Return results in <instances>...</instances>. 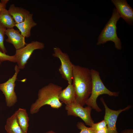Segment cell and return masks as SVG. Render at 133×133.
Listing matches in <instances>:
<instances>
[{
    "instance_id": "1",
    "label": "cell",
    "mask_w": 133,
    "mask_h": 133,
    "mask_svg": "<svg viewBox=\"0 0 133 133\" xmlns=\"http://www.w3.org/2000/svg\"><path fill=\"white\" fill-rule=\"evenodd\" d=\"M76 103L83 106L91 93L92 82L90 70L73 64L72 82Z\"/></svg>"
},
{
    "instance_id": "2",
    "label": "cell",
    "mask_w": 133,
    "mask_h": 133,
    "mask_svg": "<svg viewBox=\"0 0 133 133\" xmlns=\"http://www.w3.org/2000/svg\"><path fill=\"white\" fill-rule=\"evenodd\" d=\"M62 90L61 86L52 83L39 89L37 99L31 105L30 113L34 114L37 113L41 107L46 105L54 109L60 108L62 104L59 99V96Z\"/></svg>"
},
{
    "instance_id": "3",
    "label": "cell",
    "mask_w": 133,
    "mask_h": 133,
    "mask_svg": "<svg viewBox=\"0 0 133 133\" xmlns=\"http://www.w3.org/2000/svg\"><path fill=\"white\" fill-rule=\"evenodd\" d=\"M92 78V86L90 96L86 102L85 104L91 107L98 112L101 111L97 103V100L100 95L106 94L111 96L117 97L118 92H112L104 85L98 71L93 69L90 70Z\"/></svg>"
},
{
    "instance_id": "4",
    "label": "cell",
    "mask_w": 133,
    "mask_h": 133,
    "mask_svg": "<svg viewBox=\"0 0 133 133\" xmlns=\"http://www.w3.org/2000/svg\"><path fill=\"white\" fill-rule=\"evenodd\" d=\"M121 17L117 10L114 8L112 16L107 22L98 37L97 45L104 44L107 41H111L115 44V47L120 50L121 44L120 39L118 37L116 30L117 21Z\"/></svg>"
},
{
    "instance_id": "5",
    "label": "cell",
    "mask_w": 133,
    "mask_h": 133,
    "mask_svg": "<svg viewBox=\"0 0 133 133\" xmlns=\"http://www.w3.org/2000/svg\"><path fill=\"white\" fill-rule=\"evenodd\" d=\"M14 70L15 73L11 78L6 82L0 83V90L4 95L6 106L9 107L13 106L17 101L15 88V82L20 69L17 65H16L15 66Z\"/></svg>"
},
{
    "instance_id": "6",
    "label": "cell",
    "mask_w": 133,
    "mask_h": 133,
    "mask_svg": "<svg viewBox=\"0 0 133 133\" xmlns=\"http://www.w3.org/2000/svg\"><path fill=\"white\" fill-rule=\"evenodd\" d=\"M44 44L37 41H33L22 48L16 50L15 54L16 63L20 69L25 67L27 62L33 51L37 49L42 50Z\"/></svg>"
},
{
    "instance_id": "7",
    "label": "cell",
    "mask_w": 133,
    "mask_h": 133,
    "mask_svg": "<svg viewBox=\"0 0 133 133\" xmlns=\"http://www.w3.org/2000/svg\"><path fill=\"white\" fill-rule=\"evenodd\" d=\"M53 50V56L58 58L61 62L59 71L62 77L67 81L68 84H72L73 64L71 62L68 55L63 52L60 48L57 47L54 48Z\"/></svg>"
},
{
    "instance_id": "8",
    "label": "cell",
    "mask_w": 133,
    "mask_h": 133,
    "mask_svg": "<svg viewBox=\"0 0 133 133\" xmlns=\"http://www.w3.org/2000/svg\"><path fill=\"white\" fill-rule=\"evenodd\" d=\"M65 109L68 116L79 117L83 120L86 125L92 126L94 123L91 115L92 108L87 106L84 107L76 103L66 105Z\"/></svg>"
},
{
    "instance_id": "9",
    "label": "cell",
    "mask_w": 133,
    "mask_h": 133,
    "mask_svg": "<svg viewBox=\"0 0 133 133\" xmlns=\"http://www.w3.org/2000/svg\"><path fill=\"white\" fill-rule=\"evenodd\" d=\"M100 100L105 108L104 119L107 123L108 133H119L117 130L116 126L117 117L121 112L128 110L131 106L129 105L123 109L117 110H114L108 107L102 97H101Z\"/></svg>"
},
{
    "instance_id": "10",
    "label": "cell",
    "mask_w": 133,
    "mask_h": 133,
    "mask_svg": "<svg viewBox=\"0 0 133 133\" xmlns=\"http://www.w3.org/2000/svg\"><path fill=\"white\" fill-rule=\"evenodd\" d=\"M120 17L130 25L133 22V10L125 0H112Z\"/></svg>"
},
{
    "instance_id": "11",
    "label": "cell",
    "mask_w": 133,
    "mask_h": 133,
    "mask_svg": "<svg viewBox=\"0 0 133 133\" xmlns=\"http://www.w3.org/2000/svg\"><path fill=\"white\" fill-rule=\"evenodd\" d=\"M5 34L8 37L5 41L12 44L16 50L20 49L27 44L25 42V38L18 30L14 28L7 29Z\"/></svg>"
},
{
    "instance_id": "12",
    "label": "cell",
    "mask_w": 133,
    "mask_h": 133,
    "mask_svg": "<svg viewBox=\"0 0 133 133\" xmlns=\"http://www.w3.org/2000/svg\"><path fill=\"white\" fill-rule=\"evenodd\" d=\"M59 98L60 101L66 105L76 103L75 89L72 83L68 84L67 86L62 90Z\"/></svg>"
},
{
    "instance_id": "13",
    "label": "cell",
    "mask_w": 133,
    "mask_h": 133,
    "mask_svg": "<svg viewBox=\"0 0 133 133\" xmlns=\"http://www.w3.org/2000/svg\"><path fill=\"white\" fill-rule=\"evenodd\" d=\"M33 15L32 14H30L24 21L16 24L15 26L25 37H30L31 35L32 28L37 25V23L33 20Z\"/></svg>"
},
{
    "instance_id": "14",
    "label": "cell",
    "mask_w": 133,
    "mask_h": 133,
    "mask_svg": "<svg viewBox=\"0 0 133 133\" xmlns=\"http://www.w3.org/2000/svg\"><path fill=\"white\" fill-rule=\"evenodd\" d=\"M8 10L16 23H20L24 21L30 14L28 10L21 7L16 6L14 4L10 5Z\"/></svg>"
},
{
    "instance_id": "15",
    "label": "cell",
    "mask_w": 133,
    "mask_h": 133,
    "mask_svg": "<svg viewBox=\"0 0 133 133\" xmlns=\"http://www.w3.org/2000/svg\"><path fill=\"white\" fill-rule=\"evenodd\" d=\"M5 129L7 133H23L18 122L16 111L7 118Z\"/></svg>"
},
{
    "instance_id": "16",
    "label": "cell",
    "mask_w": 133,
    "mask_h": 133,
    "mask_svg": "<svg viewBox=\"0 0 133 133\" xmlns=\"http://www.w3.org/2000/svg\"><path fill=\"white\" fill-rule=\"evenodd\" d=\"M16 111L17 121L23 133H27L29 118L26 110L19 108Z\"/></svg>"
},
{
    "instance_id": "17",
    "label": "cell",
    "mask_w": 133,
    "mask_h": 133,
    "mask_svg": "<svg viewBox=\"0 0 133 133\" xmlns=\"http://www.w3.org/2000/svg\"><path fill=\"white\" fill-rule=\"evenodd\" d=\"M0 22L6 29L13 28L16 24L14 19L6 8L0 12Z\"/></svg>"
},
{
    "instance_id": "18",
    "label": "cell",
    "mask_w": 133,
    "mask_h": 133,
    "mask_svg": "<svg viewBox=\"0 0 133 133\" xmlns=\"http://www.w3.org/2000/svg\"><path fill=\"white\" fill-rule=\"evenodd\" d=\"M6 28L0 22V51L6 53L7 52L4 44V35Z\"/></svg>"
},
{
    "instance_id": "19",
    "label": "cell",
    "mask_w": 133,
    "mask_h": 133,
    "mask_svg": "<svg viewBox=\"0 0 133 133\" xmlns=\"http://www.w3.org/2000/svg\"><path fill=\"white\" fill-rule=\"evenodd\" d=\"M77 128L80 130L79 133H95L91 127H88L86 126L83 122H78L76 125Z\"/></svg>"
},
{
    "instance_id": "20",
    "label": "cell",
    "mask_w": 133,
    "mask_h": 133,
    "mask_svg": "<svg viewBox=\"0 0 133 133\" xmlns=\"http://www.w3.org/2000/svg\"><path fill=\"white\" fill-rule=\"evenodd\" d=\"M8 61L13 63H16L14 55L10 56L0 51V62Z\"/></svg>"
},
{
    "instance_id": "21",
    "label": "cell",
    "mask_w": 133,
    "mask_h": 133,
    "mask_svg": "<svg viewBox=\"0 0 133 133\" xmlns=\"http://www.w3.org/2000/svg\"><path fill=\"white\" fill-rule=\"evenodd\" d=\"M107 126V123L104 119L96 123H94L91 127V129L94 131H96L105 128Z\"/></svg>"
},
{
    "instance_id": "22",
    "label": "cell",
    "mask_w": 133,
    "mask_h": 133,
    "mask_svg": "<svg viewBox=\"0 0 133 133\" xmlns=\"http://www.w3.org/2000/svg\"><path fill=\"white\" fill-rule=\"evenodd\" d=\"M9 0H1L0 1V12L3 9L6 8V6Z\"/></svg>"
},
{
    "instance_id": "23",
    "label": "cell",
    "mask_w": 133,
    "mask_h": 133,
    "mask_svg": "<svg viewBox=\"0 0 133 133\" xmlns=\"http://www.w3.org/2000/svg\"><path fill=\"white\" fill-rule=\"evenodd\" d=\"M94 131L95 133H108V129L107 126L99 130Z\"/></svg>"
},
{
    "instance_id": "24",
    "label": "cell",
    "mask_w": 133,
    "mask_h": 133,
    "mask_svg": "<svg viewBox=\"0 0 133 133\" xmlns=\"http://www.w3.org/2000/svg\"><path fill=\"white\" fill-rule=\"evenodd\" d=\"M120 133H133V129H126L121 132Z\"/></svg>"
},
{
    "instance_id": "25",
    "label": "cell",
    "mask_w": 133,
    "mask_h": 133,
    "mask_svg": "<svg viewBox=\"0 0 133 133\" xmlns=\"http://www.w3.org/2000/svg\"><path fill=\"white\" fill-rule=\"evenodd\" d=\"M45 133H56L54 132L52 130H50L47 132H46Z\"/></svg>"
},
{
    "instance_id": "26",
    "label": "cell",
    "mask_w": 133,
    "mask_h": 133,
    "mask_svg": "<svg viewBox=\"0 0 133 133\" xmlns=\"http://www.w3.org/2000/svg\"><path fill=\"white\" fill-rule=\"evenodd\" d=\"M1 62H0V66L1 65Z\"/></svg>"
}]
</instances>
